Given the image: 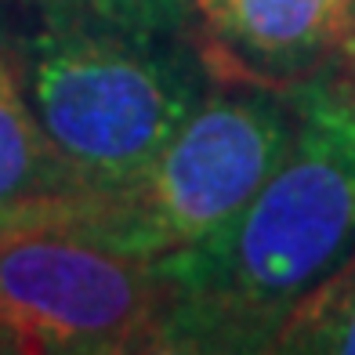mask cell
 Here are the masks:
<instances>
[{
    "mask_svg": "<svg viewBox=\"0 0 355 355\" xmlns=\"http://www.w3.org/2000/svg\"><path fill=\"white\" fill-rule=\"evenodd\" d=\"M297 127L232 221L159 257V352H268L290 309L355 254V91L294 94Z\"/></svg>",
    "mask_w": 355,
    "mask_h": 355,
    "instance_id": "obj_1",
    "label": "cell"
},
{
    "mask_svg": "<svg viewBox=\"0 0 355 355\" xmlns=\"http://www.w3.org/2000/svg\"><path fill=\"white\" fill-rule=\"evenodd\" d=\"M178 37L44 26L29 40V102L80 189H127L200 105L203 66Z\"/></svg>",
    "mask_w": 355,
    "mask_h": 355,
    "instance_id": "obj_2",
    "label": "cell"
},
{
    "mask_svg": "<svg viewBox=\"0 0 355 355\" xmlns=\"http://www.w3.org/2000/svg\"><path fill=\"white\" fill-rule=\"evenodd\" d=\"M297 127L294 98L276 91H214L185 116L127 189L98 192L91 239L159 261L232 221L268 182Z\"/></svg>",
    "mask_w": 355,
    "mask_h": 355,
    "instance_id": "obj_3",
    "label": "cell"
},
{
    "mask_svg": "<svg viewBox=\"0 0 355 355\" xmlns=\"http://www.w3.org/2000/svg\"><path fill=\"white\" fill-rule=\"evenodd\" d=\"M164 312L156 265L91 236H33L0 254V352H159Z\"/></svg>",
    "mask_w": 355,
    "mask_h": 355,
    "instance_id": "obj_4",
    "label": "cell"
},
{
    "mask_svg": "<svg viewBox=\"0 0 355 355\" xmlns=\"http://www.w3.org/2000/svg\"><path fill=\"white\" fill-rule=\"evenodd\" d=\"M355 0H192L207 40L247 73H304L341 44Z\"/></svg>",
    "mask_w": 355,
    "mask_h": 355,
    "instance_id": "obj_5",
    "label": "cell"
},
{
    "mask_svg": "<svg viewBox=\"0 0 355 355\" xmlns=\"http://www.w3.org/2000/svg\"><path fill=\"white\" fill-rule=\"evenodd\" d=\"M80 189L66 159L47 138L26 91L22 55L0 47V200L58 196Z\"/></svg>",
    "mask_w": 355,
    "mask_h": 355,
    "instance_id": "obj_6",
    "label": "cell"
},
{
    "mask_svg": "<svg viewBox=\"0 0 355 355\" xmlns=\"http://www.w3.org/2000/svg\"><path fill=\"white\" fill-rule=\"evenodd\" d=\"M268 352L355 355V254L290 309Z\"/></svg>",
    "mask_w": 355,
    "mask_h": 355,
    "instance_id": "obj_7",
    "label": "cell"
},
{
    "mask_svg": "<svg viewBox=\"0 0 355 355\" xmlns=\"http://www.w3.org/2000/svg\"><path fill=\"white\" fill-rule=\"evenodd\" d=\"M37 8L44 26L127 37H174L192 22V0H37Z\"/></svg>",
    "mask_w": 355,
    "mask_h": 355,
    "instance_id": "obj_8",
    "label": "cell"
},
{
    "mask_svg": "<svg viewBox=\"0 0 355 355\" xmlns=\"http://www.w3.org/2000/svg\"><path fill=\"white\" fill-rule=\"evenodd\" d=\"M102 214L98 192H58V196L0 200V254L33 236L76 232L91 236Z\"/></svg>",
    "mask_w": 355,
    "mask_h": 355,
    "instance_id": "obj_9",
    "label": "cell"
}]
</instances>
